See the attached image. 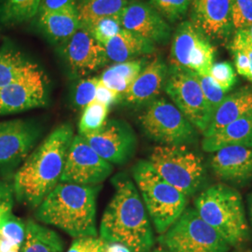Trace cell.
<instances>
[{
	"mask_svg": "<svg viewBox=\"0 0 252 252\" xmlns=\"http://www.w3.org/2000/svg\"><path fill=\"white\" fill-rule=\"evenodd\" d=\"M74 130L69 124L57 126L27 156L14 175V196L36 208L60 183Z\"/></svg>",
	"mask_w": 252,
	"mask_h": 252,
	"instance_id": "6da1fadb",
	"label": "cell"
},
{
	"mask_svg": "<svg viewBox=\"0 0 252 252\" xmlns=\"http://www.w3.org/2000/svg\"><path fill=\"white\" fill-rule=\"evenodd\" d=\"M114 193L106 207L100 224V238L123 244L132 252H151L154 234L143 200L126 174L112 180Z\"/></svg>",
	"mask_w": 252,
	"mask_h": 252,
	"instance_id": "7a4b0ae2",
	"label": "cell"
},
{
	"mask_svg": "<svg viewBox=\"0 0 252 252\" xmlns=\"http://www.w3.org/2000/svg\"><path fill=\"white\" fill-rule=\"evenodd\" d=\"M100 185L60 182L36 207L37 220L73 238L97 237L96 199Z\"/></svg>",
	"mask_w": 252,
	"mask_h": 252,
	"instance_id": "3957f363",
	"label": "cell"
},
{
	"mask_svg": "<svg viewBox=\"0 0 252 252\" xmlns=\"http://www.w3.org/2000/svg\"><path fill=\"white\" fill-rule=\"evenodd\" d=\"M194 208L207 224L215 229L230 247H240L250 236L243 199L237 189L217 183L204 189Z\"/></svg>",
	"mask_w": 252,
	"mask_h": 252,
	"instance_id": "277c9868",
	"label": "cell"
},
{
	"mask_svg": "<svg viewBox=\"0 0 252 252\" xmlns=\"http://www.w3.org/2000/svg\"><path fill=\"white\" fill-rule=\"evenodd\" d=\"M133 178L156 232L163 234L187 207L188 196L162 179L149 161L135 163Z\"/></svg>",
	"mask_w": 252,
	"mask_h": 252,
	"instance_id": "5b68a950",
	"label": "cell"
},
{
	"mask_svg": "<svg viewBox=\"0 0 252 252\" xmlns=\"http://www.w3.org/2000/svg\"><path fill=\"white\" fill-rule=\"evenodd\" d=\"M148 161L162 179L188 197L198 191L205 180L203 159L186 145H158Z\"/></svg>",
	"mask_w": 252,
	"mask_h": 252,
	"instance_id": "8992f818",
	"label": "cell"
},
{
	"mask_svg": "<svg viewBox=\"0 0 252 252\" xmlns=\"http://www.w3.org/2000/svg\"><path fill=\"white\" fill-rule=\"evenodd\" d=\"M158 240L169 252H228L231 249L194 207H186Z\"/></svg>",
	"mask_w": 252,
	"mask_h": 252,
	"instance_id": "52a82bcc",
	"label": "cell"
},
{
	"mask_svg": "<svg viewBox=\"0 0 252 252\" xmlns=\"http://www.w3.org/2000/svg\"><path fill=\"white\" fill-rule=\"evenodd\" d=\"M212 40L191 21H183L172 34L169 67L209 76L216 56Z\"/></svg>",
	"mask_w": 252,
	"mask_h": 252,
	"instance_id": "ba28073f",
	"label": "cell"
},
{
	"mask_svg": "<svg viewBox=\"0 0 252 252\" xmlns=\"http://www.w3.org/2000/svg\"><path fill=\"white\" fill-rule=\"evenodd\" d=\"M139 123L146 135L160 145H187L197 137L196 128L165 98L148 104Z\"/></svg>",
	"mask_w": 252,
	"mask_h": 252,
	"instance_id": "9c48e42d",
	"label": "cell"
},
{
	"mask_svg": "<svg viewBox=\"0 0 252 252\" xmlns=\"http://www.w3.org/2000/svg\"><path fill=\"white\" fill-rule=\"evenodd\" d=\"M164 91L173 104L203 135L212 120V112L194 73L168 66Z\"/></svg>",
	"mask_w": 252,
	"mask_h": 252,
	"instance_id": "30bf717a",
	"label": "cell"
},
{
	"mask_svg": "<svg viewBox=\"0 0 252 252\" xmlns=\"http://www.w3.org/2000/svg\"><path fill=\"white\" fill-rule=\"evenodd\" d=\"M48 100V78L36 63L28 72L0 89V116L45 107Z\"/></svg>",
	"mask_w": 252,
	"mask_h": 252,
	"instance_id": "8fae6325",
	"label": "cell"
},
{
	"mask_svg": "<svg viewBox=\"0 0 252 252\" xmlns=\"http://www.w3.org/2000/svg\"><path fill=\"white\" fill-rule=\"evenodd\" d=\"M112 171V164L101 158L82 135H74L60 182L96 186L107 180Z\"/></svg>",
	"mask_w": 252,
	"mask_h": 252,
	"instance_id": "7c38bea8",
	"label": "cell"
},
{
	"mask_svg": "<svg viewBox=\"0 0 252 252\" xmlns=\"http://www.w3.org/2000/svg\"><path fill=\"white\" fill-rule=\"evenodd\" d=\"M57 53L71 78H82L108 63L105 47L81 27L68 39L57 45Z\"/></svg>",
	"mask_w": 252,
	"mask_h": 252,
	"instance_id": "4fadbf2b",
	"label": "cell"
},
{
	"mask_svg": "<svg viewBox=\"0 0 252 252\" xmlns=\"http://www.w3.org/2000/svg\"><path fill=\"white\" fill-rule=\"evenodd\" d=\"M81 135L101 158L111 164L128 162L137 145L133 128L123 120H108L99 130Z\"/></svg>",
	"mask_w": 252,
	"mask_h": 252,
	"instance_id": "5bb4252c",
	"label": "cell"
},
{
	"mask_svg": "<svg viewBox=\"0 0 252 252\" xmlns=\"http://www.w3.org/2000/svg\"><path fill=\"white\" fill-rule=\"evenodd\" d=\"M40 128L32 121L11 120L0 123V170H13L35 148Z\"/></svg>",
	"mask_w": 252,
	"mask_h": 252,
	"instance_id": "9a60e30c",
	"label": "cell"
},
{
	"mask_svg": "<svg viewBox=\"0 0 252 252\" xmlns=\"http://www.w3.org/2000/svg\"><path fill=\"white\" fill-rule=\"evenodd\" d=\"M122 27L155 44H167L171 39L173 30L157 10L143 1L128 2L121 13Z\"/></svg>",
	"mask_w": 252,
	"mask_h": 252,
	"instance_id": "2e32d148",
	"label": "cell"
},
{
	"mask_svg": "<svg viewBox=\"0 0 252 252\" xmlns=\"http://www.w3.org/2000/svg\"><path fill=\"white\" fill-rule=\"evenodd\" d=\"M233 0H192L191 22L211 40L228 41L234 32Z\"/></svg>",
	"mask_w": 252,
	"mask_h": 252,
	"instance_id": "e0dca14e",
	"label": "cell"
},
{
	"mask_svg": "<svg viewBox=\"0 0 252 252\" xmlns=\"http://www.w3.org/2000/svg\"><path fill=\"white\" fill-rule=\"evenodd\" d=\"M167 77V63L161 56L153 58L122 95L121 102L132 107L150 104L157 99L164 89Z\"/></svg>",
	"mask_w": 252,
	"mask_h": 252,
	"instance_id": "ac0fdd59",
	"label": "cell"
},
{
	"mask_svg": "<svg viewBox=\"0 0 252 252\" xmlns=\"http://www.w3.org/2000/svg\"><path fill=\"white\" fill-rule=\"evenodd\" d=\"M210 167L218 179L233 184L252 180V148L232 146L212 153Z\"/></svg>",
	"mask_w": 252,
	"mask_h": 252,
	"instance_id": "d6986e66",
	"label": "cell"
},
{
	"mask_svg": "<svg viewBox=\"0 0 252 252\" xmlns=\"http://www.w3.org/2000/svg\"><path fill=\"white\" fill-rule=\"evenodd\" d=\"M36 23L46 38L56 45L68 39L81 27L77 8L50 11L39 10Z\"/></svg>",
	"mask_w": 252,
	"mask_h": 252,
	"instance_id": "ffe728a7",
	"label": "cell"
},
{
	"mask_svg": "<svg viewBox=\"0 0 252 252\" xmlns=\"http://www.w3.org/2000/svg\"><path fill=\"white\" fill-rule=\"evenodd\" d=\"M249 115H252V86H245L226 95L203 135H213L229 124Z\"/></svg>",
	"mask_w": 252,
	"mask_h": 252,
	"instance_id": "44dd1931",
	"label": "cell"
},
{
	"mask_svg": "<svg viewBox=\"0 0 252 252\" xmlns=\"http://www.w3.org/2000/svg\"><path fill=\"white\" fill-rule=\"evenodd\" d=\"M108 62L124 63L153 54L156 50L151 41L123 28L104 45Z\"/></svg>",
	"mask_w": 252,
	"mask_h": 252,
	"instance_id": "7402d4cb",
	"label": "cell"
},
{
	"mask_svg": "<svg viewBox=\"0 0 252 252\" xmlns=\"http://www.w3.org/2000/svg\"><path fill=\"white\" fill-rule=\"evenodd\" d=\"M232 146L252 148V115L238 119L202 140V148L207 153Z\"/></svg>",
	"mask_w": 252,
	"mask_h": 252,
	"instance_id": "603a6c76",
	"label": "cell"
},
{
	"mask_svg": "<svg viewBox=\"0 0 252 252\" xmlns=\"http://www.w3.org/2000/svg\"><path fill=\"white\" fill-rule=\"evenodd\" d=\"M148 63L147 58L141 57L124 63H113L103 71L100 81L109 89L123 95Z\"/></svg>",
	"mask_w": 252,
	"mask_h": 252,
	"instance_id": "cb8c5ba5",
	"label": "cell"
},
{
	"mask_svg": "<svg viewBox=\"0 0 252 252\" xmlns=\"http://www.w3.org/2000/svg\"><path fill=\"white\" fill-rule=\"evenodd\" d=\"M36 64L16 46L6 42L0 48V89L28 72Z\"/></svg>",
	"mask_w": 252,
	"mask_h": 252,
	"instance_id": "d4e9b609",
	"label": "cell"
},
{
	"mask_svg": "<svg viewBox=\"0 0 252 252\" xmlns=\"http://www.w3.org/2000/svg\"><path fill=\"white\" fill-rule=\"evenodd\" d=\"M63 241L54 231L36 221H27L20 252H63Z\"/></svg>",
	"mask_w": 252,
	"mask_h": 252,
	"instance_id": "484cf974",
	"label": "cell"
},
{
	"mask_svg": "<svg viewBox=\"0 0 252 252\" xmlns=\"http://www.w3.org/2000/svg\"><path fill=\"white\" fill-rule=\"evenodd\" d=\"M41 0H0V26L12 27L37 15Z\"/></svg>",
	"mask_w": 252,
	"mask_h": 252,
	"instance_id": "4316f807",
	"label": "cell"
},
{
	"mask_svg": "<svg viewBox=\"0 0 252 252\" xmlns=\"http://www.w3.org/2000/svg\"><path fill=\"white\" fill-rule=\"evenodd\" d=\"M128 0H80L77 3L81 27L98 19L120 15Z\"/></svg>",
	"mask_w": 252,
	"mask_h": 252,
	"instance_id": "83f0119b",
	"label": "cell"
},
{
	"mask_svg": "<svg viewBox=\"0 0 252 252\" xmlns=\"http://www.w3.org/2000/svg\"><path fill=\"white\" fill-rule=\"evenodd\" d=\"M230 51L237 73L252 82V40L249 29L234 31Z\"/></svg>",
	"mask_w": 252,
	"mask_h": 252,
	"instance_id": "f1b7e54d",
	"label": "cell"
},
{
	"mask_svg": "<svg viewBox=\"0 0 252 252\" xmlns=\"http://www.w3.org/2000/svg\"><path fill=\"white\" fill-rule=\"evenodd\" d=\"M26 236V224L8 212L0 221V252H20Z\"/></svg>",
	"mask_w": 252,
	"mask_h": 252,
	"instance_id": "f546056e",
	"label": "cell"
},
{
	"mask_svg": "<svg viewBox=\"0 0 252 252\" xmlns=\"http://www.w3.org/2000/svg\"><path fill=\"white\" fill-rule=\"evenodd\" d=\"M108 111V107L95 100L83 108L79 124L80 135H85L99 130L107 122Z\"/></svg>",
	"mask_w": 252,
	"mask_h": 252,
	"instance_id": "4dcf8cb0",
	"label": "cell"
},
{
	"mask_svg": "<svg viewBox=\"0 0 252 252\" xmlns=\"http://www.w3.org/2000/svg\"><path fill=\"white\" fill-rule=\"evenodd\" d=\"M120 15L98 19L82 27L86 28L97 42L105 45L108 40L116 36L123 29Z\"/></svg>",
	"mask_w": 252,
	"mask_h": 252,
	"instance_id": "1f68e13d",
	"label": "cell"
},
{
	"mask_svg": "<svg viewBox=\"0 0 252 252\" xmlns=\"http://www.w3.org/2000/svg\"><path fill=\"white\" fill-rule=\"evenodd\" d=\"M192 0H150V5L169 24H175L184 18Z\"/></svg>",
	"mask_w": 252,
	"mask_h": 252,
	"instance_id": "d6a6232c",
	"label": "cell"
},
{
	"mask_svg": "<svg viewBox=\"0 0 252 252\" xmlns=\"http://www.w3.org/2000/svg\"><path fill=\"white\" fill-rule=\"evenodd\" d=\"M98 77L85 78L79 81L73 91V106L78 109H83L95 99Z\"/></svg>",
	"mask_w": 252,
	"mask_h": 252,
	"instance_id": "836d02e7",
	"label": "cell"
},
{
	"mask_svg": "<svg viewBox=\"0 0 252 252\" xmlns=\"http://www.w3.org/2000/svg\"><path fill=\"white\" fill-rule=\"evenodd\" d=\"M196 75V74H195ZM199 84L205 98L207 100V104L210 108L212 114L216 111L217 108L221 104V102L225 98L226 93L220 89V87L217 84L211 76H200L196 75ZM213 117V116H212Z\"/></svg>",
	"mask_w": 252,
	"mask_h": 252,
	"instance_id": "e575fe53",
	"label": "cell"
},
{
	"mask_svg": "<svg viewBox=\"0 0 252 252\" xmlns=\"http://www.w3.org/2000/svg\"><path fill=\"white\" fill-rule=\"evenodd\" d=\"M210 76L226 94L232 91L237 81L234 67L229 62L213 63Z\"/></svg>",
	"mask_w": 252,
	"mask_h": 252,
	"instance_id": "d590c367",
	"label": "cell"
},
{
	"mask_svg": "<svg viewBox=\"0 0 252 252\" xmlns=\"http://www.w3.org/2000/svg\"><path fill=\"white\" fill-rule=\"evenodd\" d=\"M232 19L234 31L252 27V0H233Z\"/></svg>",
	"mask_w": 252,
	"mask_h": 252,
	"instance_id": "8d00e7d4",
	"label": "cell"
},
{
	"mask_svg": "<svg viewBox=\"0 0 252 252\" xmlns=\"http://www.w3.org/2000/svg\"><path fill=\"white\" fill-rule=\"evenodd\" d=\"M14 197L12 185L0 181V221L8 212L12 211Z\"/></svg>",
	"mask_w": 252,
	"mask_h": 252,
	"instance_id": "74e56055",
	"label": "cell"
},
{
	"mask_svg": "<svg viewBox=\"0 0 252 252\" xmlns=\"http://www.w3.org/2000/svg\"><path fill=\"white\" fill-rule=\"evenodd\" d=\"M94 100L109 108L110 106L121 102L122 95L108 88L105 84L102 83V81H100L99 79V81L96 86V93H95V99Z\"/></svg>",
	"mask_w": 252,
	"mask_h": 252,
	"instance_id": "f35d334b",
	"label": "cell"
},
{
	"mask_svg": "<svg viewBox=\"0 0 252 252\" xmlns=\"http://www.w3.org/2000/svg\"><path fill=\"white\" fill-rule=\"evenodd\" d=\"M77 8L76 0H41L39 10L50 11Z\"/></svg>",
	"mask_w": 252,
	"mask_h": 252,
	"instance_id": "ab89813d",
	"label": "cell"
},
{
	"mask_svg": "<svg viewBox=\"0 0 252 252\" xmlns=\"http://www.w3.org/2000/svg\"><path fill=\"white\" fill-rule=\"evenodd\" d=\"M96 237H83L76 238L67 252H87L93 244L94 243Z\"/></svg>",
	"mask_w": 252,
	"mask_h": 252,
	"instance_id": "60d3db41",
	"label": "cell"
},
{
	"mask_svg": "<svg viewBox=\"0 0 252 252\" xmlns=\"http://www.w3.org/2000/svg\"><path fill=\"white\" fill-rule=\"evenodd\" d=\"M104 252H132L123 244L106 242L104 246Z\"/></svg>",
	"mask_w": 252,
	"mask_h": 252,
	"instance_id": "b9f144b4",
	"label": "cell"
},
{
	"mask_svg": "<svg viewBox=\"0 0 252 252\" xmlns=\"http://www.w3.org/2000/svg\"><path fill=\"white\" fill-rule=\"evenodd\" d=\"M104 246H105V241L100 237H96L94 243L93 244V246L87 252H104Z\"/></svg>",
	"mask_w": 252,
	"mask_h": 252,
	"instance_id": "7bdbcfd3",
	"label": "cell"
},
{
	"mask_svg": "<svg viewBox=\"0 0 252 252\" xmlns=\"http://www.w3.org/2000/svg\"><path fill=\"white\" fill-rule=\"evenodd\" d=\"M248 207H249V214H250L251 221L252 223V192L249 195V198H248Z\"/></svg>",
	"mask_w": 252,
	"mask_h": 252,
	"instance_id": "ee69618b",
	"label": "cell"
},
{
	"mask_svg": "<svg viewBox=\"0 0 252 252\" xmlns=\"http://www.w3.org/2000/svg\"><path fill=\"white\" fill-rule=\"evenodd\" d=\"M151 252H169L168 251H166L164 248H158V249H155Z\"/></svg>",
	"mask_w": 252,
	"mask_h": 252,
	"instance_id": "f6af8a7d",
	"label": "cell"
},
{
	"mask_svg": "<svg viewBox=\"0 0 252 252\" xmlns=\"http://www.w3.org/2000/svg\"><path fill=\"white\" fill-rule=\"evenodd\" d=\"M252 252V251H251V250H244V249H242V250H237V251H235V252Z\"/></svg>",
	"mask_w": 252,
	"mask_h": 252,
	"instance_id": "bcb514c9",
	"label": "cell"
},
{
	"mask_svg": "<svg viewBox=\"0 0 252 252\" xmlns=\"http://www.w3.org/2000/svg\"><path fill=\"white\" fill-rule=\"evenodd\" d=\"M249 32H250V36H251V38H252V26L249 28Z\"/></svg>",
	"mask_w": 252,
	"mask_h": 252,
	"instance_id": "7dc6e473",
	"label": "cell"
}]
</instances>
